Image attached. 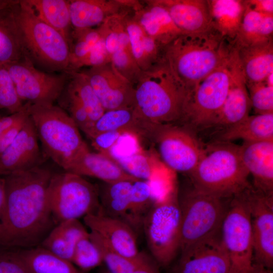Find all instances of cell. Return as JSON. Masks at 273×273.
Wrapping results in <instances>:
<instances>
[{"mask_svg": "<svg viewBox=\"0 0 273 273\" xmlns=\"http://www.w3.org/2000/svg\"><path fill=\"white\" fill-rule=\"evenodd\" d=\"M160 267L150 254L142 251L132 273H161Z\"/></svg>", "mask_w": 273, "mask_h": 273, "instance_id": "cell-51", "label": "cell"}, {"mask_svg": "<svg viewBox=\"0 0 273 273\" xmlns=\"http://www.w3.org/2000/svg\"><path fill=\"white\" fill-rule=\"evenodd\" d=\"M235 46L246 85L263 81L273 73V39Z\"/></svg>", "mask_w": 273, "mask_h": 273, "instance_id": "cell-28", "label": "cell"}, {"mask_svg": "<svg viewBox=\"0 0 273 273\" xmlns=\"http://www.w3.org/2000/svg\"><path fill=\"white\" fill-rule=\"evenodd\" d=\"M211 27L223 37L236 38L240 28L245 5L242 0H207Z\"/></svg>", "mask_w": 273, "mask_h": 273, "instance_id": "cell-31", "label": "cell"}, {"mask_svg": "<svg viewBox=\"0 0 273 273\" xmlns=\"http://www.w3.org/2000/svg\"><path fill=\"white\" fill-rule=\"evenodd\" d=\"M71 35L74 42L70 47L68 71H75L78 63L84 58L101 38L98 28L74 29Z\"/></svg>", "mask_w": 273, "mask_h": 273, "instance_id": "cell-40", "label": "cell"}, {"mask_svg": "<svg viewBox=\"0 0 273 273\" xmlns=\"http://www.w3.org/2000/svg\"><path fill=\"white\" fill-rule=\"evenodd\" d=\"M246 86L251 107L256 114L273 113V85L264 80Z\"/></svg>", "mask_w": 273, "mask_h": 273, "instance_id": "cell-45", "label": "cell"}, {"mask_svg": "<svg viewBox=\"0 0 273 273\" xmlns=\"http://www.w3.org/2000/svg\"><path fill=\"white\" fill-rule=\"evenodd\" d=\"M131 53L140 69L145 71L166 60L165 47L149 36L132 16L125 17Z\"/></svg>", "mask_w": 273, "mask_h": 273, "instance_id": "cell-27", "label": "cell"}, {"mask_svg": "<svg viewBox=\"0 0 273 273\" xmlns=\"http://www.w3.org/2000/svg\"><path fill=\"white\" fill-rule=\"evenodd\" d=\"M24 104L17 93L8 69L4 64H0V109L13 114L22 110Z\"/></svg>", "mask_w": 273, "mask_h": 273, "instance_id": "cell-43", "label": "cell"}, {"mask_svg": "<svg viewBox=\"0 0 273 273\" xmlns=\"http://www.w3.org/2000/svg\"><path fill=\"white\" fill-rule=\"evenodd\" d=\"M89 237L98 247L103 260L110 273H132L137 263L139 255L129 259L118 253L101 236L90 231ZM140 254V253H139Z\"/></svg>", "mask_w": 273, "mask_h": 273, "instance_id": "cell-39", "label": "cell"}, {"mask_svg": "<svg viewBox=\"0 0 273 273\" xmlns=\"http://www.w3.org/2000/svg\"><path fill=\"white\" fill-rule=\"evenodd\" d=\"M98 273H110L106 268H102Z\"/></svg>", "mask_w": 273, "mask_h": 273, "instance_id": "cell-57", "label": "cell"}, {"mask_svg": "<svg viewBox=\"0 0 273 273\" xmlns=\"http://www.w3.org/2000/svg\"><path fill=\"white\" fill-rule=\"evenodd\" d=\"M71 262L86 273L102 264L101 253L90 239L89 234L81 238L76 243Z\"/></svg>", "mask_w": 273, "mask_h": 273, "instance_id": "cell-41", "label": "cell"}, {"mask_svg": "<svg viewBox=\"0 0 273 273\" xmlns=\"http://www.w3.org/2000/svg\"><path fill=\"white\" fill-rule=\"evenodd\" d=\"M4 65L20 99L31 105H53L64 91L68 79L67 72L56 74L37 69L27 56Z\"/></svg>", "mask_w": 273, "mask_h": 273, "instance_id": "cell-13", "label": "cell"}, {"mask_svg": "<svg viewBox=\"0 0 273 273\" xmlns=\"http://www.w3.org/2000/svg\"><path fill=\"white\" fill-rule=\"evenodd\" d=\"M16 16L26 55L48 69L67 72L70 48L68 40L36 15L26 0L15 5Z\"/></svg>", "mask_w": 273, "mask_h": 273, "instance_id": "cell-6", "label": "cell"}, {"mask_svg": "<svg viewBox=\"0 0 273 273\" xmlns=\"http://www.w3.org/2000/svg\"><path fill=\"white\" fill-rule=\"evenodd\" d=\"M28 117L18 122L0 136V157L13 142Z\"/></svg>", "mask_w": 273, "mask_h": 273, "instance_id": "cell-52", "label": "cell"}, {"mask_svg": "<svg viewBox=\"0 0 273 273\" xmlns=\"http://www.w3.org/2000/svg\"><path fill=\"white\" fill-rule=\"evenodd\" d=\"M157 124L146 120L135 107L106 111L86 134L90 139L106 131H122L137 140H151Z\"/></svg>", "mask_w": 273, "mask_h": 273, "instance_id": "cell-21", "label": "cell"}, {"mask_svg": "<svg viewBox=\"0 0 273 273\" xmlns=\"http://www.w3.org/2000/svg\"><path fill=\"white\" fill-rule=\"evenodd\" d=\"M226 199L193 186L183 193L178 190L180 253L220 231L229 204Z\"/></svg>", "mask_w": 273, "mask_h": 273, "instance_id": "cell-8", "label": "cell"}, {"mask_svg": "<svg viewBox=\"0 0 273 273\" xmlns=\"http://www.w3.org/2000/svg\"><path fill=\"white\" fill-rule=\"evenodd\" d=\"M30 103H25L20 111L9 116L0 117V136L18 122L29 117Z\"/></svg>", "mask_w": 273, "mask_h": 273, "instance_id": "cell-50", "label": "cell"}, {"mask_svg": "<svg viewBox=\"0 0 273 273\" xmlns=\"http://www.w3.org/2000/svg\"><path fill=\"white\" fill-rule=\"evenodd\" d=\"M133 181L102 182L97 186L100 205L99 213L128 223V211Z\"/></svg>", "mask_w": 273, "mask_h": 273, "instance_id": "cell-32", "label": "cell"}, {"mask_svg": "<svg viewBox=\"0 0 273 273\" xmlns=\"http://www.w3.org/2000/svg\"><path fill=\"white\" fill-rule=\"evenodd\" d=\"M47 197L53 220L58 223L78 219L100 209L98 187L70 172L53 173Z\"/></svg>", "mask_w": 273, "mask_h": 273, "instance_id": "cell-9", "label": "cell"}, {"mask_svg": "<svg viewBox=\"0 0 273 273\" xmlns=\"http://www.w3.org/2000/svg\"><path fill=\"white\" fill-rule=\"evenodd\" d=\"M18 1L0 9V64L18 61L26 56L16 16Z\"/></svg>", "mask_w": 273, "mask_h": 273, "instance_id": "cell-30", "label": "cell"}, {"mask_svg": "<svg viewBox=\"0 0 273 273\" xmlns=\"http://www.w3.org/2000/svg\"><path fill=\"white\" fill-rule=\"evenodd\" d=\"M125 134H128L122 131H109L99 133L90 140L93 146L99 152L107 153L113 149L121 138Z\"/></svg>", "mask_w": 273, "mask_h": 273, "instance_id": "cell-48", "label": "cell"}, {"mask_svg": "<svg viewBox=\"0 0 273 273\" xmlns=\"http://www.w3.org/2000/svg\"><path fill=\"white\" fill-rule=\"evenodd\" d=\"M111 62V56L108 53L102 37L77 65L75 71L83 66L90 67L101 66Z\"/></svg>", "mask_w": 273, "mask_h": 273, "instance_id": "cell-47", "label": "cell"}, {"mask_svg": "<svg viewBox=\"0 0 273 273\" xmlns=\"http://www.w3.org/2000/svg\"><path fill=\"white\" fill-rule=\"evenodd\" d=\"M82 72L105 111L135 107L134 85L116 71L111 62Z\"/></svg>", "mask_w": 273, "mask_h": 273, "instance_id": "cell-15", "label": "cell"}, {"mask_svg": "<svg viewBox=\"0 0 273 273\" xmlns=\"http://www.w3.org/2000/svg\"><path fill=\"white\" fill-rule=\"evenodd\" d=\"M134 89L135 106L148 121L181 123L189 93L166 59L143 71Z\"/></svg>", "mask_w": 273, "mask_h": 273, "instance_id": "cell-3", "label": "cell"}, {"mask_svg": "<svg viewBox=\"0 0 273 273\" xmlns=\"http://www.w3.org/2000/svg\"><path fill=\"white\" fill-rule=\"evenodd\" d=\"M155 200L151 183L143 180L133 182L127 222L136 234L142 231L143 220Z\"/></svg>", "mask_w": 273, "mask_h": 273, "instance_id": "cell-36", "label": "cell"}, {"mask_svg": "<svg viewBox=\"0 0 273 273\" xmlns=\"http://www.w3.org/2000/svg\"><path fill=\"white\" fill-rule=\"evenodd\" d=\"M233 47V40L211 27L181 34L166 46L165 57L189 96L202 79L223 64Z\"/></svg>", "mask_w": 273, "mask_h": 273, "instance_id": "cell-2", "label": "cell"}, {"mask_svg": "<svg viewBox=\"0 0 273 273\" xmlns=\"http://www.w3.org/2000/svg\"><path fill=\"white\" fill-rule=\"evenodd\" d=\"M65 171L108 183L139 180L127 174L108 154L92 152L88 148L79 154Z\"/></svg>", "mask_w": 273, "mask_h": 273, "instance_id": "cell-25", "label": "cell"}, {"mask_svg": "<svg viewBox=\"0 0 273 273\" xmlns=\"http://www.w3.org/2000/svg\"><path fill=\"white\" fill-rule=\"evenodd\" d=\"M53 174L39 166L3 176L6 199L0 247L31 248L51 231L53 218L47 193Z\"/></svg>", "mask_w": 273, "mask_h": 273, "instance_id": "cell-1", "label": "cell"}, {"mask_svg": "<svg viewBox=\"0 0 273 273\" xmlns=\"http://www.w3.org/2000/svg\"><path fill=\"white\" fill-rule=\"evenodd\" d=\"M230 54L221 66L198 83L188 97L181 123L195 132L208 128L226 98L231 81Z\"/></svg>", "mask_w": 273, "mask_h": 273, "instance_id": "cell-11", "label": "cell"}, {"mask_svg": "<svg viewBox=\"0 0 273 273\" xmlns=\"http://www.w3.org/2000/svg\"><path fill=\"white\" fill-rule=\"evenodd\" d=\"M28 110L43 154L65 171L88 148L75 123L61 107L30 104Z\"/></svg>", "mask_w": 273, "mask_h": 273, "instance_id": "cell-5", "label": "cell"}, {"mask_svg": "<svg viewBox=\"0 0 273 273\" xmlns=\"http://www.w3.org/2000/svg\"><path fill=\"white\" fill-rule=\"evenodd\" d=\"M272 36L273 14L257 12L245 5L240 28L234 40L235 45L246 46L264 42L273 39Z\"/></svg>", "mask_w": 273, "mask_h": 273, "instance_id": "cell-34", "label": "cell"}, {"mask_svg": "<svg viewBox=\"0 0 273 273\" xmlns=\"http://www.w3.org/2000/svg\"><path fill=\"white\" fill-rule=\"evenodd\" d=\"M273 141V113L249 115L242 121L221 130L216 141Z\"/></svg>", "mask_w": 273, "mask_h": 273, "instance_id": "cell-29", "label": "cell"}, {"mask_svg": "<svg viewBox=\"0 0 273 273\" xmlns=\"http://www.w3.org/2000/svg\"><path fill=\"white\" fill-rule=\"evenodd\" d=\"M111 62L116 71L134 86L143 71L135 61L130 50L118 49L111 55Z\"/></svg>", "mask_w": 273, "mask_h": 273, "instance_id": "cell-44", "label": "cell"}, {"mask_svg": "<svg viewBox=\"0 0 273 273\" xmlns=\"http://www.w3.org/2000/svg\"><path fill=\"white\" fill-rule=\"evenodd\" d=\"M220 233L229 257L230 273H248L253 263V244L250 215L243 191L231 198Z\"/></svg>", "mask_w": 273, "mask_h": 273, "instance_id": "cell-10", "label": "cell"}, {"mask_svg": "<svg viewBox=\"0 0 273 273\" xmlns=\"http://www.w3.org/2000/svg\"><path fill=\"white\" fill-rule=\"evenodd\" d=\"M5 185L4 176L0 175V220L2 217L5 204Z\"/></svg>", "mask_w": 273, "mask_h": 273, "instance_id": "cell-54", "label": "cell"}, {"mask_svg": "<svg viewBox=\"0 0 273 273\" xmlns=\"http://www.w3.org/2000/svg\"><path fill=\"white\" fill-rule=\"evenodd\" d=\"M36 15L70 43L69 0H26Z\"/></svg>", "mask_w": 273, "mask_h": 273, "instance_id": "cell-35", "label": "cell"}, {"mask_svg": "<svg viewBox=\"0 0 273 273\" xmlns=\"http://www.w3.org/2000/svg\"><path fill=\"white\" fill-rule=\"evenodd\" d=\"M34 125L29 117L0 157V175L5 176L41 166L45 156L40 149Z\"/></svg>", "mask_w": 273, "mask_h": 273, "instance_id": "cell-18", "label": "cell"}, {"mask_svg": "<svg viewBox=\"0 0 273 273\" xmlns=\"http://www.w3.org/2000/svg\"><path fill=\"white\" fill-rule=\"evenodd\" d=\"M76 243L57 225L52 229L42 241L41 247L71 262Z\"/></svg>", "mask_w": 273, "mask_h": 273, "instance_id": "cell-42", "label": "cell"}, {"mask_svg": "<svg viewBox=\"0 0 273 273\" xmlns=\"http://www.w3.org/2000/svg\"><path fill=\"white\" fill-rule=\"evenodd\" d=\"M0 273H29L15 251H0Z\"/></svg>", "mask_w": 273, "mask_h": 273, "instance_id": "cell-49", "label": "cell"}, {"mask_svg": "<svg viewBox=\"0 0 273 273\" xmlns=\"http://www.w3.org/2000/svg\"><path fill=\"white\" fill-rule=\"evenodd\" d=\"M63 99V109L75 123L79 130L85 134L93 125L88 115L78 98L65 87L61 94Z\"/></svg>", "mask_w": 273, "mask_h": 273, "instance_id": "cell-46", "label": "cell"}, {"mask_svg": "<svg viewBox=\"0 0 273 273\" xmlns=\"http://www.w3.org/2000/svg\"><path fill=\"white\" fill-rule=\"evenodd\" d=\"M183 33H197L211 28L207 0H157Z\"/></svg>", "mask_w": 273, "mask_h": 273, "instance_id": "cell-26", "label": "cell"}, {"mask_svg": "<svg viewBox=\"0 0 273 273\" xmlns=\"http://www.w3.org/2000/svg\"><path fill=\"white\" fill-rule=\"evenodd\" d=\"M142 231L150 255L160 267L168 266L180 249V212L176 183L155 200L143 220Z\"/></svg>", "mask_w": 273, "mask_h": 273, "instance_id": "cell-7", "label": "cell"}, {"mask_svg": "<svg viewBox=\"0 0 273 273\" xmlns=\"http://www.w3.org/2000/svg\"><path fill=\"white\" fill-rule=\"evenodd\" d=\"M245 5L251 9L264 14H273L272 0H244Z\"/></svg>", "mask_w": 273, "mask_h": 273, "instance_id": "cell-53", "label": "cell"}, {"mask_svg": "<svg viewBox=\"0 0 273 273\" xmlns=\"http://www.w3.org/2000/svg\"><path fill=\"white\" fill-rule=\"evenodd\" d=\"M134 0H69L71 25L74 29L99 26L107 18L131 9Z\"/></svg>", "mask_w": 273, "mask_h": 273, "instance_id": "cell-24", "label": "cell"}, {"mask_svg": "<svg viewBox=\"0 0 273 273\" xmlns=\"http://www.w3.org/2000/svg\"><path fill=\"white\" fill-rule=\"evenodd\" d=\"M15 251L29 273H86L42 247Z\"/></svg>", "mask_w": 273, "mask_h": 273, "instance_id": "cell-33", "label": "cell"}, {"mask_svg": "<svg viewBox=\"0 0 273 273\" xmlns=\"http://www.w3.org/2000/svg\"><path fill=\"white\" fill-rule=\"evenodd\" d=\"M248 273H273V272L272 270L253 262L252 266Z\"/></svg>", "mask_w": 273, "mask_h": 273, "instance_id": "cell-55", "label": "cell"}, {"mask_svg": "<svg viewBox=\"0 0 273 273\" xmlns=\"http://www.w3.org/2000/svg\"><path fill=\"white\" fill-rule=\"evenodd\" d=\"M230 269L220 231L180 253L171 273H230Z\"/></svg>", "mask_w": 273, "mask_h": 273, "instance_id": "cell-16", "label": "cell"}, {"mask_svg": "<svg viewBox=\"0 0 273 273\" xmlns=\"http://www.w3.org/2000/svg\"><path fill=\"white\" fill-rule=\"evenodd\" d=\"M131 13L144 31L164 46L183 34L157 0H136Z\"/></svg>", "mask_w": 273, "mask_h": 273, "instance_id": "cell-20", "label": "cell"}, {"mask_svg": "<svg viewBox=\"0 0 273 273\" xmlns=\"http://www.w3.org/2000/svg\"><path fill=\"white\" fill-rule=\"evenodd\" d=\"M130 10L110 16L98 27L110 56L120 48L130 50L125 24V15Z\"/></svg>", "mask_w": 273, "mask_h": 273, "instance_id": "cell-38", "label": "cell"}, {"mask_svg": "<svg viewBox=\"0 0 273 273\" xmlns=\"http://www.w3.org/2000/svg\"><path fill=\"white\" fill-rule=\"evenodd\" d=\"M251 218L253 244V262L271 270L273 267V194L251 185L243 191Z\"/></svg>", "mask_w": 273, "mask_h": 273, "instance_id": "cell-14", "label": "cell"}, {"mask_svg": "<svg viewBox=\"0 0 273 273\" xmlns=\"http://www.w3.org/2000/svg\"><path fill=\"white\" fill-rule=\"evenodd\" d=\"M229 63L231 81L228 96L208 127L222 130L231 126L247 117L252 108L236 48L230 54Z\"/></svg>", "mask_w": 273, "mask_h": 273, "instance_id": "cell-17", "label": "cell"}, {"mask_svg": "<svg viewBox=\"0 0 273 273\" xmlns=\"http://www.w3.org/2000/svg\"><path fill=\"white\" fill-rule=\"evenodd\" d=\"M66 88L79 100L94 124L105 112L86 75L78 70L68 71Z\"/></svg>", "mask_w": 273, "mask_h": 273, "instance_id": "cell-37", "label": "cell"}, {"mask_svg": "<svg viewBox=\"0 0 273 273\" xmlns=\"http://www.w3.org/2000/svg\"><path fill=\"white\" fill-rule=\"evenodd\" d=\"M83 221L90 231L98 234L123 256L134 259L139 255L137 234L126 222L99 212L85 215Z\"/></svg>", "mask_w": 273, "mask_h": 273, "instance_id": "cell-19", "label": "cell"}, {"mask_svg": "<svg viewBox=\"0 0 273 273\" xmlns=\"http://www.w3.org/2000/svg\"><path fill=\"white\" fill-rule=\"evenodd\" d=\"M14 1L15 0H0V9L12 4Z\"/></svg>", "mask_w": 273, "mask_h": 273, "instance_id": "cell-56", "label": "cell"}, {"mask_svg": "<svg viewBox=\"0 0 273 273\" xmlns=\"http://www.w3.org/2000/svg\"><path fill=\"white\" fill-rule=\"evenodd\" d=\"M249 175L241 157L240 146L215 141L205 150L189 175L194 188L229 199L250 185Z\"/></svg>", "mask_w": 273, "mask_h": 273, "instance_id": "cell-4", "label": "cell"}, {"mask_svg": "<svg viewBox=\"0 0 273 273\" xmlns=\"http://www.w3.org/2000/svg\"><path fill=\"white\" fill-rule=\"evenodd\" d=\"M241 157L255 189L273 194V141L243 142L240 146Z\"/></svg>", "mask_w": 273, "mask_h": 273, "instance_id": "cell-23", "label": "cell"}, {"mask_svg": "<svg viewBox=\"0 0 273 273\" xmlns=\"http://www.w3.org/2000/svg\"><path fill=\"white\" fill-rule=\"evenodd\" d=\"M108 154L129 175L151 184L166 181L172 184L175 181L168 174L170 170L161 160L158 155L152 150L141 148L125 154L112 151Z\"/></svg>", "mask_w": 273, "mask_h": 273, "instance_id": "cell-22", "label": "cell"}, {"mask_svg": "<svg viewBox=\"0 0 273 273\" xmlns=\"http://www.w3.org/2000/svg\"><path fill=\"white\" fill-rule=\"evenodd\" d=\"M151 141L156 145L161 160L170 170L189 175L205 151L195 132L184 125L157 124Z\"/></svg>", "mask_w": 273, "mask_h": 273, "instance_id": "cell-12", "label": "cell"}]
</instances>
